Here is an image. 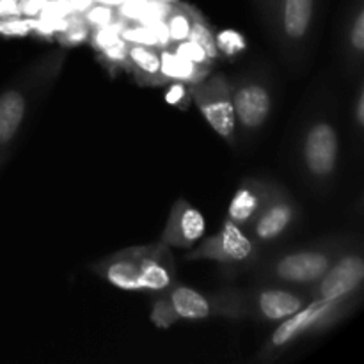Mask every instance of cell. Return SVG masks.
Wrapping results in <instances>:
<instances>
[{
	"label": "cell",
	"instance_id": "1",
	"mask_svg": "<svg viewBox=\"0 0 364 364\" xmlns=\"http://www.w3.org/2000/svg\"><path fill=\"white\" fill-rule=\"evenodd\" d=\"M338 244L301 249L277 256L263 269V279L269 283L290 284V287H311L340 258Z\"/></svg>",
	"mask_w": 364,
	"mask_h": 364
},
{
	"label": "cell",
	"instance_id": "2",
	"mask_svg": "<svg viewBox=\"0 0 364 364\" xmlns=\"http://www.w3.org/2000/svg\"><path fill=\"white\" fill-rule=\"evenodd\" d=\"M350 306V299L347 301H322L313 299L295 315L288 316L287 320L279 322L277 329L274 331L269 345L265 347L267 352H279L290 347L291 343L302 338L304 334L318 333L327 326L336 322Z\"/></svg>",
	"mask_w": 364,
	"mask_h": 364
},
{
	"label": "cell",
	"instance_id": "3",
	"mask_svg": "<svg viewBox=\"0 0 364 364\" xmlns=\"http://www.w3.org/2000/svg\"><path fill=\"white\" fill-rule=\"evenodd\" d=\"M191 96L215 134L231 146L237 144V121L228 78L223 75L212 78L205 77L191 85Z\"/></svg>",
	"mask_w": 364,
	"mask_h": 364
},
{
	"label": "cell",
	"instance_id": "4",
	"mask_svg": "<svg viewBox=\"0 0 364 364\" xmlns=\"http://www.w3.org/2000/svg\"><path fill=\"white\" fill-rule=\"evenodd\" d=\"M237 134L258 132L272 112V92L262 78H238L230 82Z\"/></svg>",
	"mask_w": 364,
	"mask_h": 364
},
{
	"label": "cell",
	"instance_id": "5",
	"mask_svg": "<svg viewBox=\"0 0 364 364\" xmlns=\"http://www.w3.org/2000/svg\"><path fill=\"white\" fill-rule=\"evenodd\" d=\"M256 255H258V245L238 224L226 219L219 233L206 238L199 247H192V251L187 252V259H210L228 265H247L255 262Z\"/></svg>",
	"mask_w": 364,
	"mask_h": 364
},
{
	"label": "cell",
	"instance_id": "6",
	"mask_svg": "<svg viewBox=\"0 0 364 364\" xmlns=\"http://www.w3.org/2000/svg\"><path fill=\"white\" fill-rule=\"evenodd\" d=\"M316 0H274L267 16L272 20L276 36L288 52H297L311 34Z\"/></svg>",
	"mask_w": 364,
	"mask_h": 364
},
{
	"label": "cell",
	"instance_id": "7",
	"mask_svg": "<svg viewBox=\"0 0 364 364\" xmlns=\"http://www.w3.org/2000/svg\"><path fill=\"white\" fill-rule=\"evenodd\" d=\"M340 155V137L333 123L318 119L309 124L302 141V159L309 176L316 181L333 178Z\"/></svg>",
	"mask_w": 364,
	"mask_h": 364
},
{
	"label": "cell",
	"instance_id": "8",
	"mask_svg": "<svg viewBox=\"0 0 364 364\" xmlns=\"http://www.w3.org/2000/svg\"><path fill=\"white\" fill-rule=\"evenodd\" d=\"M364 279V262L359 252H341L316 283L308 288V295L322 301H347L361 288Z\"/></svg>",
	"mask_w": 364,
	"mask_h": 364
},
{
	"label": "cell",
	"instance_id": "9",
	"mask_svg": "<svg viewBox=\"0 0 364 364\" xmlns=\"http://www.w3.org/2000/svg\"><path fill=\"white\" fill-rule=\"evenodd\" d=\"M299 208L294 199L279 187H276L265 206L259 210L258 215L244 231L256 245L272 244L283 238L295 226Z\"/></svg>",
	"mask_w": 364,
	"mask_h": 364
},
{
	"label": "cell",
	"instance_id": "10",
	"mask_svg": "<svg viewBox=\"0 0 364 364\" xmlns=\"http://www.w3.org/2000/svg\"><path fill=\"white\" fill-rule=\"evenodd\" d=\"M244 301L245 315L251 313L263 322H283L288 316L295 315L299 309L304 308L311 297L308 291H291L284 288H265L251 299Z\"/></svg>",
	"mask_w": 364,
	"mask_h": 364
},
{
	"label": "cell",
	"instance_id": "11",
	"mask_svg": "<svg viewBox=\"0 0 364 364\" xmlns=\"http://www.w3.org/2000/svg\"><path fill=\"white\" fill-rule=\"evenodd\" d=\"M205 231L206 223L203 213L185 199H178L171 208L162 242L167 247L192 249L199 240H203Z\"/></svg>",
	"mask_w": 364,
	"mask_h": 364
},
{
	"label": "cell",
	"instance_id": "12",
	"mask_svg": "<svg viewBox=\"0 0 364 364\" xmlns=\"http://www.w3.org/2000/svg\"><path fill=\"white\" fill-rule=\"evenodd\" d=\"M174 287V262L169 247L159 244L141 247V277L139 288L149 294H166Z\"/></svg>",
	"mask_w": 364,
	"mask_h": 364
},
{
	"label": "cell",
	"instance_id": "13",
	"mask_svg": "<svg viewBox=\"0 0 364 364\" xmlns=\"http://www.w3.org/2000/svg\"><path fill=\"white\" fill-rule=\"evenodd\" d=\"M276 191V185H270L262 180H245L231 198L228 206V220L238 224L242 230L252 223L259 210L265 206L270 196Z\"/></svg>",
	"mask_w": 364,
	"mask_h": 364
},
{
	"label": "cell",
	"instance_id": "14",
	"mask_svg": "<svg viewBox=\"0 0 364 364\" xmlns=\"http://www.w3.org/2000/svg\"><path fill=\"white\" fill-rule=\"evenodd\" d=\"M92 270L119 290L141 291V288H139L141 247H132L127 251L116 252V255L96 263Z\"/></svg>",
	"mask_w": 364,
	"mask_h": 364
},
{
	"label": "cell",
	"instance_id": "15",
	"mask_svg": "<svg viewBox=\"0 0 364 364\" xmlns=\"http://www.w3.org/2000/svg\"><path fill=\"white\" fill-rule=\"evenodd\" d=\"M176 320H203L219 315L215 299H208L201 291L188 287H173L164 294Z\"/></svg>",
	"mask_w": 364,
	"mask_h": 364
},
{
	"label": "cell",
	"instance_id": "16",
	"mask_svg": "<svg viewBox=\"0 0 364 364\" xmlns=\"http://www.w3.org/2000/svg\"><path fill=\"white\" fill-rule=\"evenodd\" d=\"M28 110V96L23 89H7L0 95V146L16 137Z\"/></svg>",
	"mask_w": 364,
	"mask_h": 364
},
{
	"label": "cell",
	"instance_id": "17",
	"mask_svg": "<svg viewBox=\"0 0 364 364\" xmlns=\"http://www.w3.org/2000/svg\"><path fill=\"white\" fill-rule=\"evenodd\" d=\"M127 68L134 71L135 78L141 84H166L160 68V48L128 43Z\"/></svg>",
	"mask_w": 364,
	"mask_h": 364
},
{
	"label": "cell",
	"instance_id": "18",
	"mask_svg": "<svg viewBox=\"0 0 364 364\" xmlns=\"http://www.w3.org/2000/svg\"><path fill=\"white\" fill-rule=\"evenodd\" d=\"M160 68H162L164 82H183V84H196L208 77L210 68L198 66L194 63H188L183 57L176 55L171 50H160Z\"/></svg>",
	"mask_w": 364,
	"mask_h": 364
},
{
	"label": "cell",
	"instance_id": "19",
	"mask_svg": "<svg viewBox=\"0 0 364 364\" xmlns=\"http://www.w3.org/2000/svg\"><path fill=\"white\" fill-rule=\"evenodd\" d=\"M164 23L169 32L171 43L188 39L192 28V7L183 6V4H173V6L169 4Z\"/></svg>",
	"mask_w": 364,
	"mask_h": 364
},
{
	"label": "cell",
	"instance_id": "20",
	"mask_svg": "<svg viewBox=\"0 0 364 364\" xmlns=\"http://www.w3.org/2000/svg\"><path fill=\"white\" fill-rule=\"evenodd\" d=\"M188 39H194L198 45H201L212 60L219 59L220 53L215 45V34H213V31L210 28L208 21H206L194 7H192V28Z\"/></svg>",
	"mask_w": 364,
	"mask_h": 364
},
{
	"label": "cell",
	"instance_id": "21",
	"mask_svg": "<svg viewBox=\"0 0 364 364\" xmlns=\"http://www.w3.org/2000/svg\"><path fill=\"white\" fill-rule=\"evenodd\" d=\"M167 50L174 52L176 55L183 57V59L188 60V63L198 64V66L212 68L213 64V60L210 59L208 53L205 52V48H203L201 45H198L194 39H183V41L171 43V45L167 46Z\"/></svg>",
	"mask_w": 364,
	"mask_h": 364
},
{
	"label": "cell",
	"instance_id": "22",
	"mask_svg": "<svg viewBox=\"0 0 364 364\" xmlns=\"http://www.w3.org/2000/svg\"><path fill=\"white\" fill-rule=\"evenodd\" d=\"M215 45L219 53L228 57L238 55V53L247 48V41H245L244 36L240 32L233 31V28H226V31L215 34Z\"/></svg>",
	"mask_w": 364,
	"mask_h": 364
},
{
	"label": "cell",
	"instance_id": "23",
	"mask_svg": "<svg viewBox=\"0 0 364 364\" xmlns=\"http://www.w3.org/2000/svg\"><path fill=\"white\" fill-rule=\"evenodd\" d=\"M348 46H350V55L361 60L364 52V7L359 4L355 9L354 18L350 21V28H348Z\"/></svg>",
	"mask_w": 364,
	"mask_h": 364
},
{
	"label": "cell",
	"instance_id": "24",
	"mask_svg": "<svg viewBox=\"0 0 364 364\" xmlns=\"http://www.w3.org/2000/svg\"><path fill=\"white\" fill-rule=\"evenodd\" d=\"M153 0H124L117 9V16L124 23H142L148 18Z\"/></svg>",
	"mask_w": 364,
	"mask_h": 364
},
{
	"label": "cell",
	"instance_id": "25",
	"mask_svg": "<svg viewBox=\"0 0 364 364\" xmlns=\"http://www.w3.org/2000/svg\"><path fill=\"white\" fill-rule=\"evenodd\" d=\"M34 27L36 18H0V36H6V38H23V36L32 34Z\"/></svg>",
	"mask_w": 364,
	"mask_h": 364
},
{
	"label": "cell",
	"instance_id": "26",
	"mask_svg": "<svg viewBox=\"0 0 364 364\" xmlns=\"http://www.w3.org/2000/svg\"><path fill=\"white\" fill-rule=\"evenodd\" d=\"M121 38L127 43L132 45H144V46H155L159 48V43H156L155 34L151 32V28L144 23H123L121 28Z\"/></svg>",
	"mask_w": 364,
	"mask_h": 364
},
{
	"label": "cell",
	"instance_id": "27",
	"mask_svg": "<svg viewBox=\"0 0 364 364\" xmlns=\"http://www.w3.org/2000/svg\"><path fill=\"white\" fill-rule=\"evenodd\" d=\"M60 41L64 45H78V43H84L85 39L89 38V25L87 21L84 20V16L78 13H73L70 16V23H68V28L59 34Z\"/></svg>",
	"mask_w": 364,
	"mask_h": 364
},
{
	"label": "cell",
	"instance_id": "28",
	"mask_svg": "<svg viewBox=\"0 0 364 364\" xmlns=\"http://www.w3.org/2000/svg\"><path fill=\"white\" fill-rule=\"evenodd\" d=\"M84 20L87 21L89 27H103L117 20V14L114 7L103 6V4H92L85 13H82Z\"/></svg>",
	"mask_w": 364,
	"mask_h": 364
},
{
	"label": "cell",
	"instance_id": "29",
	"mask_svg": "<svg viewBox=\"0 0 364 364\" xmlns=\"http://www.w3.org/2000/svg\"><path fill=\"white\" fill-rule=\"evenodd\" d=\"M121 28H123V21L116 20L109 25H103V27H96L95 34H92V45L96 46V50H102L105 46L112 45L114 41L121 38Z\"/></svg>",
	"mask_w": 364,
	"mask_h": 364
},
{
	"label": "cell",
	"instance_id": "30",
	"mask_svg": "<svg viewBox=\"0 0 364 364\" xmlns=\"http://www.w3.org/2000/svg\"><path fill=\"white\" fill-rule=\"evenodd\" d=\"M166 89V102L173 107H180V109H187L188 103H191V89L187 87L188 84H183V82H167Z\"/></svg>",
	"mask_w": 364,
	"mask_h": 364
},
{
	"label": "cell",
	"instance_id": "31",
	"mask_svg": "<svg viewBox=\"0 0 364 364\" xmlns=\"http://www.w3.org/2000/svg\"><path fill=\"white\" fill-rule=\"evenodd\" d=\"M127 52H128V43L124 41L123 38H119L117 41H114L112 45L100 50L103 60H105L109 66H124V68H127Z\"/></svg>",
	"mask_w": 364,
	"mask_h": 364
},
{
	"label": "cell",
	"instance_id": "32",
	"mask_svg": "<svg viewBox=\"0 0 364 364\" xmlns=\"http://www.w3.org/2000/svg\"><path fill=\"white\" fill-rule=\"evenodd\" d=\"M151 322L155 323L156 327H160V329H167V327H171L173 323L178 322L176 316H174V313L171 311L167 301L164 299V295L155 302V306H153Z\"/></svg>",
	"mask_w": 364,
	"mask_h": 364
},
{
	"label": "cell",
	"instance_id": "33",
	"mask_svg": "<svg viewBox=\"0 0 364 364\" xmlns=\"http://www.w3.org/2000/svg\"><path fill=\"white\" fill-rule=\"evenodd\" d=\"M73 14L70 0H48L38 18H68Z\"/></svg>",
	"mask_w": 364,
	"mask_h": 364
},
{
	"label": "cell",
	"instance_id": "34",
	"mask_svg": "<svg viewBox=\"0 0 364 364\" xmlns=\"http://www.w3.org/2000/svg\"><path fill=\"white\" fill-rule=\"evenodd\" d=\"M18 2H20V9L23 16L38 18L48 0H18Z\"/></svg>",
	"mask_w": 364,
	"mask_h": 364
},
{
	"label": "cell",
	"instance_id": "35",
	"mask_svg": "<svg viewBox=\"0 0 364 364\" xmlns=\"http://www.w3.org/2000/svg\"><path fill=\"white\" fill-rule=\"evenodd\" d=\"M21 16L20 2L18 0H0V18Z\"/></svg>",
	"mask_w": 364,
	"mask_h": 364
},
{
	"label": "cell",
	"instance_id": "36",
	"mask_svg": "<svg viewBox=\"0 0 364 364\" xmlns=\"http://www.w3.org/2000/svg\"><path fill=\"white\" fill-rule=\"evenodd\" d=\"M355 121H358V127L363 128V124H364V92H363V89L359 91L358 103H355Z\"/></svg>",
	"mask_w": 364,
	"mask_h": 364
},
{
	"label": "cell",
	"instance_id": "37",
	"mask_svg": "<svg viewBox=\"0 0 364 364\" xmlns=\"http://www.w3.org/2000/svg\"><path fill=\"white\" fill-rule=\"evenodd\" d=\"M70 4L73 7V13L82 14L95 4V0H70Z\"/></svg>",
	"mask_w": 364,
	"mask_h": 364
},
{
	"label": "cell",
	"instance_id": "38",
	"mask_svg": "<svg viewBox=\"0 0 364 364\" xmlns=\"http://www.w3.org/2000/svg\"><path fill=\"white\" fill-rule=\"evenodd\" d=\"M96 4H103V6H110V7H119L124 0H95Z\"/></svg>",
	"mask_w": 364,
	"mask_h": 364
},
{
	"label": "cell",
	"instance_id": "39",
	"mask_svg": "<svg viewBox=\"0 0 364 364\" xmlns=\"http://www.w3.org/2000/svg\"><path fill=\"white\" fill-rule=\"evenodd\" d=\"M259 2H262V6L265 7V14H267L269 13V9H270V6H272L274 0H259Z\"/></svg>",
	"mask_w": 364,
	"mask_h": 364
},
{
	"label": "cell",
	"instance_id": "40",
	"mask_svg": "<svg viewBox=\"0 0 364 364\" xmlns=\"http://www.w3.org/2000/svg\"><path fill=\"white\" fill-rule=\"evenodd\" d=\"M162 2H169L171 4V2H176V0H162Z\"/></svg>",
	"mask_w": 364,
	"mask_h": 364
}]
</instances>
